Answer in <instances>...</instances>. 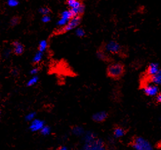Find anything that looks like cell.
Segmentation results:
<instances>
[{"mask_svg":"<svg viewBox=\"0 0 161 150\" xmlns=\"http://www.w3.org/2000/svg\"><path fill=\"white\" fill-rule=\"evenodd\" d=\"M44 126V122L40 120L34 119L32 121L30 128L32 131H39L43 128Z\"/></svg>","mask_w":161,"mask_h":150,"instance_id":"52a82bcc","label":"cell"},{"mask_svg":"<svg viewBox=\"0 0 161 150\" xmlns=\"http://www.w3.org/2000/svg\"><path fill=\"white\" fill-rule=\"evenodd\" d=\"M58 150H68V149H67V148L65 146H61L59 148Z\"/></svg>","mask_w":161,"mask_h":150,"instance_id":"1f68e13d","label":"cell"},{"mask_svg":"<svg viewBox=\"0 0 161 150\" xmlns=\"http://www.w3.org/2000/svg\"><path fill=\"white\" fill-rule=\"evenodd\" d=\"M75 33L77 34V37H84L85 33V31L82 29V28H78L77 29L76 31H75Z\"/></svg>","mask_w":161,"mask_h":150,"instance_id":"7402d4cb","label":"cell"},{"mask_svg":"<svg viewBox=\"0 0 161 150\" xmlns=\"http://www.w3.org/2000/svg\"><path fill=\"white\" fill-rule=\"evenodd\" d=\"M50 17L49 16H43L42 18V21L44 23H48L50 21Z\"/></svg>","mask_w":161,"mask_h":150,"instance_id":"83f0119b","label":"cell"},{"mask_svg":"<svg viewBox=\"0 0 161 150\" xmlns=\"http://www.w3.org/2000/svg\"><path fill=\"white\" fill-rule=\"evenodd\" d=\"M85 150H106L105 144L101 139H95L94 142L87 143L84 147Z\"/></svg>","mask_w":161,"mask_h":150,"instance_id":"277c9868","label":"cell"},{"mask_svg":"<svg viewBox=\"0 0 161 150\" xmlns=\"http://www.w3.org/2000/svg\"><path fill=\"white\" fill-rule=\"evenodd\" d=\"M80 18L79 16L73 17L64 27L58 30V33H65L73 30L77 27V26L80 24Z\"/></svg>","mask_w":161,"mask_h":150,"instance_id":"3957f363","label":"cell"},{"mask_svg":"<svg viewBox=\"0 0 161 150\" xmlns=\"http://www.w3.org/2000/svg\"><path fill=\"white\" fill-rule=\"evenodd\" d=\"M73 133L77 136H80L84 134V129L82 127L76 126L73 129Z\"/></svg>","mask_w":161,"mask_h":150,"instance_id":"ac0fdd59","label":"cell"},{"mask_svg":"<svg viewBox=\"0 0 161 150\" xmlns=\"http://www.w3.org/2000/svg\"><path fill=\"white\" fill-rule=\"evenodd\" d=\"M107 117V114L105 111H100L96 113L93 115V120L97 122H102Z\"/></svg>","mask_w":161,"mask_h":150,"instance_id":"9c48e42d","label":"cell"},{"mask_svg":"<svg viewBox=\"0 0 161 150\" xmlns=\"http://www.w3.org/2000/svg\"><path fill=\"white\" fill-rule=\"evenodd\" d=\"M50 128L47 126H44L43 128L41 129V133L43 135H48L50 133Z\"/></svg>","mask_w":161,"mask_h":150,"instance_id":"44dd1931","label":"cell"},{"mask_svg":"<svg viewBox=\"0 0 161 150\" xmlns=\"http://www.w3.org/2000/svg\"><path fill=\"white\" fill-rule=\"evenodd\" d=\"M95 139H96L95 136L94 135L93 133H92V132H88V133H87L85 135V136H84V139H85L86 144L92 143Z\"/></svg>","mask_w":161,"mask_h":150,"instance_id":"4fadbf2b","label":"cell"},{"mask_svg":"<svg viewBox=\"0 0 161 150\" xmlns=\"http://www.w3.org/2000/svg\"><path fill=\"white\" fill-rule=\"evenodd\" d=\"M105 48L107 52L110 53L115 54L117 53L120 50V46L118 43L114 41H111L107 43Z\"/></svg>","mask_w":161,"mask_h":150,"instance_id":"5b68a950","label":"cell"},{"mask_svg":"<svg viewBox=\"0 0 161 150\" xmlns=\"http://www.w3.org/2000/svg\"><path fill=\"white\" fill-rule=\"evenodd\" d=\"M35 113H30L28 114L26 116V120L27 121H33V120H34L35 117Z\"/></svg>","mask_w":161,"mask_h":150,"instance_id":"cb8c5ba5","label":"cell"},{"mask_svg":"<svg viewBox=\"0 0 161 150\" xmlns=\"http://www.w3.org/2000/svg\"><path fill=\"white\" fill-rule=\"evenodd\" d=\"M123 66L120 63L111 64L107 68L108 75L113 78H118L120 77L123 73Z\"/></svg>","mask_w":161,"mask_h":150,"instance_id":"7a4b0ae2","label":"cell"},{"mask_svg":"<svg viewBox=\"0 0 161 150\" xmlns=\"http://www.w3.org/2000/svg\"><path fill=\"white\" fill-rule=\"evenodd\" d=\"M160 146H161V142H160Z\"/></svg>","mask_w":161,"mask_h":150,"instance_id":"836d02e7","label":"cell"},{"mask_svg":"<svg viewBox=\"0 0 161 150\" xmlns=\"http://www.w3.org/2000/svg\"><path fill=\"white\" fill-rule=\"evenodd\" d=\"M47 45H48L47 42L45 40L41 41L39 45V51L43 53V51H45L47 48Z\"/></svg>","mask_w":161,"mask_h":150,"instance_id":"d6986e66","label":"cell"},{"mask_svg":"<svg viewBox=\"0 0 161 150\" xmlns=\"http://www.w3.org/2000/svg\"><path fill=\"white\" fill-rule=\"evenodd\" d=\"M74 16L70 10L64 11V12H62V13L61 14V18L64 19L67 21H69L71 18H72Z\"/></svg>","mask_w":161,"mask_h":150,"instance_id":"5bb4252c","label":"cell"},{"mask_svg":"<svg viewBox=\"0 0 161 150\" xmlns=\"http://www.w3.org/2000/svg\"><path fill=\"white\" fill-rule=\"evenodd\" d=\"M144 91L145 94L149 96H156L159 92L158 87L154 84L148 85L144 88Z\"/></svg>","mask_w":161,"mask_h":150,"instance_id":"8992f818","label":"cell"},{"mask_svg":"<svg viewBox=\"0 0 161 150\" xmlns=\"http://www.w3.org/2000/svg\"><path fill=\"white\" fill-rule=\"evenodd\" d=\"M150 81L154 85H161V69H159V71L155 75L151 76Z\"/></svg>","mask_w":161,"mask_h":150,"instance_id":"30bf717a","label":"cell"},{"mask_svg":"<svg viewBox=\"0 0 161 150\" xmlns=\"http://www.w3.org/2000/svg\"><path fill=\"white\" fill-rule=\"evenodd\" d=\"M68 21H67L64 20V19H61H61L57 22V24H58V26H64H64L68 23Z\"/></svg>","mask_w":161,"mask_h":150,"instance_id":"484cf974","label":"cell"},{"mask_svg":"<svg viewBox=\"0 0 161 150\" xmlns=\"http://www.w3.org/2000/svg\"><path fill=\"white\" fill-rule=\"evenodd\" d=\"M18 22H19V19L17 17H15V18H13V19L12 20V21H11V23H12V24L13 25V26L17 24L18 23Z\"/></svg>","mask_w":161,"mask_h":150,"instance_id":"f1b7e54d","label":"cell"},{"mask_svg":"<svg viewBox=\"0 0 161 150\" xmlns=\"http://www.w3.org/2000/svg\"><path fill=\"white\" fill-rule=\"evenodd\" d=\"M97 56L98 58H100L101 59H105L106 58V55L102 51H98L97 53Z\"/></svg>","mask_w":161,"mask_h":150,"instance_id":"4316f807","label":"cell"},{"mask_svg":"<svg viewBox=\"0 0 161 150\" xmlns=\"http://www.w3.org/2000/svg\"><path fill=\"white\" fill-rule=\"evenodd\" d=\"M13 46H14V52L15 54L21 55L23 53L24 48L20 43H19L18 41L14 42Z\"/></svg>","mask_w":161,"mask_h":150,"instance_id":"8fae6325","label":"cell"},{"mask_svg":"<svg viewBox=\"0 0 161 150\" xmlns=\"http://www.w3.org/2000/svg\"><path fill=\"white\" fill-rule=\"evenodd\" d=\"M5 55L6 56H8V55H9V51H8L7 52H6L5 53Z\"/></svg>","mask_w":161,"mask_h":150,"instance_id":"d6a6232c","label":"cell"},{"mask_svg":"<svg viewBox=\"0 0 161 150\" xmlns=\"http://www.w3.org/2000/svg\"><path fill=\"white\" fill-rule=\"evenodd\" d=\"M75 150H76V149H75ZM83 150H85V149H83Z\"/></svg>","mask_w":161,"mask_h":150,"instance_id":"d590c367","label":"cell"},{"mask_svg":"<svg viewBox=\"0 0 161 150\" xmlns=\"http://www.w3.org/2000/svg\"><path fill=\"white\" fill-rule=\"evenodd\" d=\"M0 114H1V113H0Z\"/></svg>","mask_w":161,"mask_h":150,"instance_id":"e575fe53","label":"cell"},{"mask_svg":"<svg viewBox=\"0 0 161 150\" xmlns=\"http://www.w3.org/2000/svg\"><path fill=\"white\" fill-rule=\"evenodd\" d=\"M67 5L69 6L70 9L77 8L82 5L81 2H80L78 1H75V0H69V1L67 2Z\"/></svg>","mask_w":161,"mask_h":150,"instance_id":"9a60e30c","label":"cell"},{"mask_svg":"<svg viewBox=\"0 0 161 150\" xmlns=\"http://www.w3.org/2000/svg\"><path fill=\"white\" fill-rule=\"evenodd\" d=\"M8 5L10 7H15L18 5V2L16 1V0H10V1L8 2Z\"/></svg>","mask_w":161,"mask_h":150,"instance_id":"d4e9b609","label":"cell"},{"mask_svg":"<svg viewBox=\"0 0 161 150\" xmlns=\"http://www.w3.org/2000/svg\"><path fill=\"white\" fill-rule=\"evenodd\" d=\"M84 10H85V7L82 5H81L78 8H74V9H70V11L71 13V14H72L73 16L75 17V16H78L79 14L83 13L84 11Z\"/></svg>","mask_w":161,"mask_h":150,"instance_id":"7c38bea8","label":"cell"},{"mask_svg":"<svg viewBox=\"0 0 161 150\" xmlns=\"http://www.w3.org/2000/svg\"><path fill=\"white\" fill-rule=\"evenodd\" d=\"M40 12L43 15L46 16V15H47L50 13V10H49V9L48 8L43 7V8H41L40 9Z\"/></svg>","mask_w":161,"mask_h":150,"instance_id":"603a6c76","label":"cell"},{"mask_svg":"<svg viewBox=\"0 0 161 150\" xmlns=\"http://www.w3.org/2000/svg\"><path fill=\"white\" fill-rule=\"evenodd\" d=\"M132 146L136 150H153V147L149 141L142 137H137L134 139Z\"/></svg>","mask_w":161,"mask_h":150,"instance_id":"6da1fadb","label":"cell"},{"mask_svg":"<svg viewBox=\"0 0 161 150\" xmlns=\"http://www.w3.org/2000/svg\"><path fill=\"white\" fill-rule=\"evenodd\" d=\"M38 77L37 76H34L28 81V82L27 83V85L28 86H33V85L37 83L38 82Z\"/></svg>","mask_w":161,"mask_h":150,"instance_id":"ffe728a7","label":"cell"},{"mask_svg":"<svg viewBox=\"0 0 161 150\" xmlns=\"http://www.w3.org/2000/svg\"><path fill=\"white\" fill-rule=\"evenodd\" d=\"M157 100L158 102L161 103V92L158 94V96L157 97Z\"/></svg>","mask_w":161,"mask_h":150,"instance_id":"4dcf8cb0","label":"cell"},{"mask_svg":"<svg viewBox=\"0 0 161 150\" xmlns=\"http://www.w3.org/2000/svg\"><path fill=\"white\" fill-rule=\"evenodd\" d=\"M38 72V69L37 68H34L33 69H32L31 70V72H30V73L32 75H37V73Z\"/></svg>","mask_w":161,"mask_h":150,"instance_id":"f546056e","label":"cell"},{"mask_svg":"<svg viewBox=\"0 0 161 150\" xmlns=\"http://www.w3.org/2000/svg\"><path fill=\"white\" fill-rule=\"evenodd\" d=\"M113 135L115 138H121L125 135V131L121 128H117L114 129Z\"/></svg>","mask_w":161,"mask_h":150,"instance_id":"2e32d148","label":"cell"},{"mask_svg":"<svg viewBox=\"0 0 161 150\" xmlns=\"http://www.w3.org/2000/svg\"><path fill=\"white\" fill-rule=\"evenodd\" d=\"M159 67L157 63H152L149 65L147 68V73L148 75L150 76H153L155 75L159 71Z\"/></svg>","mask_w":161,"mask_h":150,"instance_id":"ba28073f","label":"cell"},{"mask_svg":"<svg viewBox=\"0 0 161 150\" xmlns=\"http://www.w3.org/2000/svg\"><path fill=\"white\" fill-rule=\"evenodd\" d=\"M42 57H43V53L38 51L37 53L35 54V55L33 58V62L35 63H39L40 61L41 60Z\"/></svg>","mask_w":161,"mask_h":150,"instance_id":"e0dca14e","label":"cell"}]
</instances>
